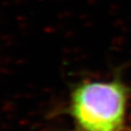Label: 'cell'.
I'll use <instances>...</instances> for the list:
<instances>
[{
	"mask_svg": "<svg viewBox=\"0 0 131 131\" xmlns=\"http://www.w3.org/2000/svg\"><path fill=\"white\" fill-rule=\"evenodd\" d=\"M72 110L88 131H120L126 112V88L118 80L85 83L73 94Z\"/></svg>",
	"mask_w": 131,
	"mask_h": 131,
	"instance_id": "1",
	"label": "cell"
}]
</instances>
